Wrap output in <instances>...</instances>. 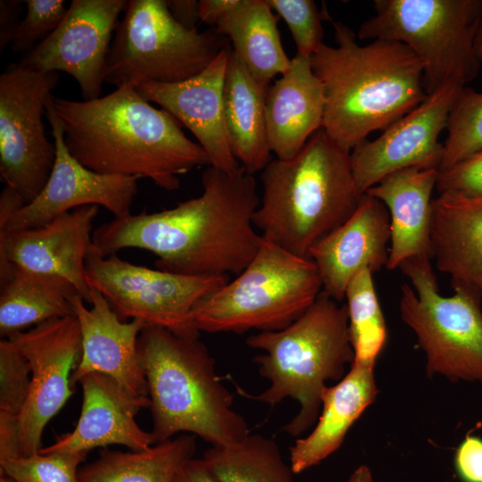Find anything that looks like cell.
<instances>
[{
  "mask_svg": "<svg viewBox=\"0 0 482 482\" xmlns=\"http://www.w3.org/2000/svg\"><path fill=\"white\" fill-rule=\"evenodd\" d=\"M346 310L353 364L375 368L387 337L383 312L374 287L372 272L358 271L345 290Z\"/></svg>",
  "mask_w": 482,
  "mask_h": 482,
  "instance_id": "31",
  "label": "cell"
},
{
  "mask_svg": "<svg viewBox=\"0 0 482 482\" xmlns=\"http://www.w3.org/2000/svg\"><path fill=\"white\" fill-rule=\"evenodd\" d=\"M197 197L173 208L114 218L93 232L103 256L125 248L156 255L157 269L191 277L239 274L256 254L262 237L253 223L260 204L253 174L242 166L227 172L208 166Z\"/></svg>",
  "mask_w": 482,
  "mask_h": 482,
  "instance_id": "1",
  "label": "cell"
},
{
  "mask_svg": "<svg viewBox=\"0 0 482 482\" xmlns=\"http://www.w3.org/2000/svg\"><path fill=\"white\" fill-rule=\"evenodd\" d=\"M266 91L231 48L223 89L226 129L233 155L253 175L262 170L271 160L265 115Z\"/></svg>",
  "mask_w": 482,
  "mask_h": 482,
  "instance_id": "27",
  "label": "cell"
},
{
  "mask_svg": "<svg viewBox=\"0 0 482 482\" xmlns=\"http://www.w3.org/2000/svg\"><path fill=\"white\" fill-rule=\"evenodd\" d=\"M82 388L80 415L75 428L60 436L38 453H83L110 445L144 451L155 444L151 432L136 421L141 409L150 407L149 398H139L124 389L111 377L92 372L79 382Z\"/></svg>",
  "mask_w": 482,
  "mask_h": 482,
  "instance_id": "20",
  "label": "cell"
},
{
  "mask_svg": "<svg viewBox=\"0 0 482 482\" xmlns=\"http://www.w3.org/2000/svg\"><path fill=\"white\" fill-rule=\"evenodd\" d=\"M430 243L437 270L482 296V197L433 199Z\"/></svg>",
  "mask_w": 482,
  "mask_h": 482,
  "instance_id": "24",
  "label": "cell"
},
{
  "mask_svg": "<svg viewBox=\"0 0 482 482\" xmlns=\"http://www.w3.org/2000/svg\"><path fill=\"white\" fill-rule=\"evenodd\" d=\"M345 482H373V476L370 469L362 464L352 472Z\"/></svg>",
  "mask_w": 482,
  "mask_h": 482,
  "instance_id": "45",
  "label": "cell"
},
{
  "mask_svg": "<svg viewBox=\"0 0 482 482\" xmlns=\"http://www.w3.org/2000/svg\"><path fill=\"white\" fill-rule=\"evenodd\" d=\"M473 49L478 60L482 63V12L474 33Z\"/></svg>",
  "mask_w": 482,
  "mask_h": 482,
  "instance_id": "46",
  "label": "cell"
},
{
  "mask_svg": "<svg viewBox=\"0 0 482 482\" xmlns=\"http://www.w3.org/2000/svg\"><path fill=\"white\" fill-rule=\"evenodd\" d=\"M125 0H72L59 26L19 65L40 72L63 71L78 82L84 101L101 96L112 34Z\"/></svg>",
  "mask_w": 482,
  "mask_h": 482,
  "instance_id": "15",
  "label": "cell"
},
{
  "mask_svg": "<svg viewBox=\"0 0 482 482\" xmlns=\"http://www.w3.org/2000/svg\"><path fill=\"white\" fill-rule=\"evenodd\" d=\"M21 457L17 416L0 412V462Z\"/></svg>",
  "mask_w": 482,
  "mask_h": 482,
  "instance_id": "40",
  "label": "cell"
},
{
  "mask_svg": "<svg viewBox=\"0 0 482 482\" xmlns=\"http://www.w3.org/2000/svg\"><path fill=\"white\" fill-rule=\"evenodd\" d=\"M238 1L239 0H200V21L215 28L220 19L234 8Z\"/></svg>",
  "mask_w": 482,
  "mask_h": 482,
  "instance_id": "42",
  "label": "cell"
},
{
  "mask_svg": "<svg viewBox=\"0 0 482 482\" xmlns=\"http://www.w3.org/2000/svg\"><path fill=\"white\" fill-rule=\"evenodd\" d=\"M436 188L439 195L482 197V151L438 171Z\"/></svg>",
  "mask_w": 482,
  "mask_h": 482,
  "instance_id": "37",
  "label": "cell"
},
{
  "mask_svg": "<svg viewBox=\"0 0 482 482\" xmlns=\"http://www.w3.org/2000/svg\"><path fill=\"white\" fill-rule=\"evenodd\" d=\"M390 218L386 205L364 194L355 212L310 251L322 291L337 302L345 299L351 279L362 269L372 273L386 267Z\"/></svg>",
  "mask_w": 482,
  "mask_h": 482,
  "instance_id": "21",
  "label": "cell"
},
{
  "mask_svg": "<svg viewBox=\"0 0 482 482\" xmlns=\"http://www.w3.org/2000/svg\"><path fill=\"white\" fill-rule=\"evenodd\" d=\"M438 171L482 151V92L460 88L448 114Z\"/></svg>",
  "mask_w": 482,
  "mask_h": 482,
  "instance_id": "32",
  "label": "cell"
},
{
  "mask_svg": "<svg viewBox=\"0 0 482 482\" xmlns=\"http://www.w3.org/2000/svg\"><path fill=\"white\" fill-rule=\"evenodd\" d=\"M230 43L199 74L177 83L141 82L135 86L148 102L159 104L191 131L211 165L232 172L241 165L233 155L224 118L223 89Z\"/></svg>",
  "mask_w": 482,
  "mask_h": 482,
  "instance_id": "18",
  "label": "cell"
},
{
  "mask_svg": "<svg viewBox=\"0 0 482 482\" xmlns=\"http://www.w3.org/2000/svg\"><path fill=\"white\" fill-rule=\"evenodd\" d=\"M322 291L317 267L262 237L248 265L192 311L198 331H277L296 320Z\"/></svg>",
  "mask_w": 482,
  "mask_h": 482,
  "instance_id": "7",
  "label": "cell"
},
{
  "mask_svg": "<svg viewBox=\"0 0 482 482\" xmlns=\"http://www.w3.org/2000/svg\"><path fill=\"white\" fill-rule=\"evenodd\" d=\"M137 353L148 387L155 444L180 432L198 436L211 446L239 443L249 435L199 337L145 324Z\"/></svg>",
  "mask_w": 482,
  "mask_h": 482,
  "instance_id": "5",
  "label": "cell"
},
{
  "mask_svg": "<svg viewBox=\"0 0 482 482\" xmlns=\"http://www.w3.org/2000/svg\"><path fill=\"white\" fill-rule=\"evenodd\" d=\"M229 44L215 28L189 30L170 15L166 0H129L116 27L104 83H177L203 71Z\"/></svg>",
  "mask_w": 482,
  "mask_h": 482,
  "instance_id": "10",
  "label": "cell"
},
{
  "mask_svg": "<svg viewBox=\"0 0 482 482\" xmlns=\"http://www.w3.org/2000/svg\"><path fill=\"white\" fill-rule=\"evenodd\" d=\"M277 22L278 17L267 0H239L215 27L231 42L232 51L265 89L276 75L286 73L291 64Z\"/></svg>",
  "mask_w": 482,
  "mask_h": 482,
  "instance_id": "28",
  "label": "cell"
},
{
  "mask_svg": "<svg viewBox=\"0 0 482 482\" xmlns=\"http://www.w3.org/2000/svg\"><path fill=\"white\" fill-rule=\"evenodd\" d=\"M86 279L118 317L141 320L189 337H199L192 311L206 295L229 282L228 276L191 277L130 263L116 254L103 256L92 245Z\"/></svg>",
  "mask_w": 482,
  "mask_h": 482,
  "instance_id": "11",
  "label": "cell"
},
{
  "mask_svg": "<svg viewBox=\"0 0 482 482\" xmlns=\"http://www.w3.org/2000/svg\"><path fill=\"white\" fill-rule=\"evenodd\" d=\"M324 108L323 87L310 58L295 54L265 95L268 142L276 158L287 160L301 151L322 129Z\"/></svg>",
  "mask_w": 482,
  "mask_h": 482,
  "instance_id": "22",
  "label": "cell"
},
{
  "mask_svg": "<svg viewBox=\"0 0 482 482\" xmlns=\"http://www.w3.org/2000/svg\"><path fill=\"white\" fill-rule=\"evenodd\" d=\"M31 383L29 362L8 338L0 341V412L18 416L28 399Z\"/></svg>",
  "mask_w": 482,
  "mask_h": 482,
  "instance_id": "35",
  "label": "cell"
},
{
  "mask_svg": "<svg viewBox=\"0 0 482 482\" xmlns=\"http://www.w3.org/2000/svg\"><path fill=\"white\" fill-rule=\"evenodd\" d=\"M270 8L286 22L296 48V54L310 58L323 44L321 21L330 18L320 12L312 0H267Z\"/></svg>",
  "mask_w": 482,
  "mask_h": 482,
  "instance_id": "34",
  "label": "cell"
},
{
  "mask_svg": "<svg viewBox=\"0 0 482 482\" xmlns=\"http://www.w3.org/2000/svg\"><path fill=\"white\" fill-rule=\"evenodd\" d=\"M331 21L337 46L323 43L310 61L324 92L322 129L352 151L425 100L423 65L402 43L360 45L349 26Z\"/></svg>",
  "mask_w": 482,
  "mask_h": 482,
  "instance_id": "3",
  "label": "cell"
},
{
  "mask_svg": "<svg viewBox=\"0 0 482 482\" xmlns=\"http://www.w3.org/2000/svg\"><path fill=\"white\" fill-rule=\"evenodd\" d=\"M0 482H17L5 474H0Z\"/></svg>",
  "mask_w": 482,
  "mask_h": 482,
  "instance_id": "47",
  "label": "cell"
},
{
  "mask_svg": "<svg viewBox=\"0 0 482 482\" xmlns=\"http://www.w3.org/2000/svg\"><path fill=\"white\" fill-rule=\"evenodd\" d=\"M454 467L462 482H482V438L467 436L456 449Z\"/></svg>",
  "mask_w": 482,
  "mask_h": 482,
  "instance_id": "38",
  "label": "cell"
},
{
  "mask_svg": "<svg viewBox=\"0 0 482 482\" xmlns=\"http://www.w3.org/2000/svg\"><path fill=\"white\" fill-rule=\"evenodd\" d=\"M21 197L11 187L5 186L0 195V226L24 205Z\"/></svg>",
  "mask_w": 482,
  "mask_h": 482,
  "instance_id": "44",
  "label": "cell"
},
{
  "mask_svg": "<svg viewBox=\"0 0 482 482\" xmlns=\"http://www.w3.org/2000/svg\"><path fill=\"white\" fill-rule=\"evenodd\" d=\"M378 394L374 369L353 363L337 384L326 386L313 429L309 435L297 438L290 448L293 472L301 473L335 453Z\"/></svg>",
  "mask_w": 482,
  "mask_h": 482,
  "instance_id": "25",
  "label": "cell"
},
{
  "mask_svg": "<svg viewBox=\"0 0 482 482\" xmlns=\"http://www.w3.org/2000/svg\"><path fill=\"white\" fill-rule=\"evenodd\" d=\"M167 8L172 18L189 30H197L199 20V1L166 0Z\"/></svg>",
  "mask_w": 482,
  "mask_h": 482,
  "instance_id": "41",
  "label": "cell"
},
{
  "mask_svg": "<svg viewBox=\"0 0 482 482\" xmlns=\"http://www.w3.org/2000/svg\"><path fill=\"white\" fill-rule=\"evenodd\" d=\"M97 213V205H85L38 228L0 232V262L65 278L90 303L86 259L93 245Z\"/></svg>",
  "mask_w": 482,
  "mask_h": 482,
  "instance_id": "17",
  "label": "cell"
},
{
  "mask_svg": "<svg viewBox=\"0 0 482 482\" xmlns=\"http://www.w3.org/2000/svg\"><path fill=\"white\" fill-rule=\"evenodd\" d=\"M461 87L446 86L428 95L376 139L366 140L351 151L353 176L362 193L401 170L439 169L443 156L439 136Z\"/></svg>",
  "mask_w": 482,
  "mask_h": 482,
  "instance_id": "16",
  "label": "cell"
},
{
  "mask_svg": "<svg viewBox=\"0 0 482 482\" xmlns=\"http://www.w3.org/2000/svg\"><path fill=\"white\" fill-rule=\"evenodd\" d=\"M24 4L26 15L11 44L16 53L31 51L59 26L68 10L63 0H25Z\"/></svg>",
  "mask_w": 482,
  "mask_h": 482,
  "instance_id": "36",
  "label": "cell"
},
{
  "mask_svg": "<svg viewBox=\"0 0 482 482\" xmlns=\"http://www.w3.org/2000/svg\"><path fill=\"white\" fill-rule=\"evenodd\" d=\"M58 72L11 64L0 75V175L25 204L42 191L55 162L43 116Z\"/></svg>",
  "mask_w": 482,
  "mask_h": 482,
  "instance_id": "12",
  "label": "cell"
},
{
  "mask_svg": "<svg viewBox=\"0 0 482 482\" xmlns=\"http://www.w3.org/2000/svg\"><path fill=\"white\" fill-rule=\"evenodd\" d=\"M83 453H48L19 457L0 462V474L17 482H79L78 467Z\"/></svg>",
  "mask_w": 482,
  "mask_h": 482,
  "instance_id": "33",
  "label": "cell"
},
{
  "mask_svg": "<svg viewBox=\"0 0 482 482\" xmlns=\"http://www.w3.org/2000/svg\"><path fill=\"white\" fill-rule=\"evenodd\" d=\"M27 359L31 383L17 416L21 457L38 453L43 431L73 393L71 376L82 352L75 315L39 323L8 337Z\"/></svg>",
  "mask_w": 482,
  "mask_h": 482,
  "instance_id": "13",
  "label": "cell"
},
{
  "mask_svg": "<svg viewBox=\"0 0 482 482\" xmlns=\"http://www.w3.org/2000/svg\"><path fill=\"white\" fill-rule=\"evenodd\" d=\"M21 0H1L0 1V53H3L9 44H12L18 26L21 12Z\"/></svg>",
  "mask_w": 482,
  "mask_h": 482,
  "instance_id": "39",
  "label": "cell"
},
{
  "mask_svg": "<svg viewBox=\"0 0 482 482\" xmlns=\"http://www.w3.org/2000/svg\"><path fill=\"white\" fill-rule=\"evenodd\" d=\"M431 259L417 256L399 266L411 283L401 286L400 316L425 353L428 377L482 384V296L458 283L453 295H441Z\"/></svg>",
  "mask_w": 482,
  "mask_h": 482,
  "instance_id": "9",
  "label": "cell"
},
{
  "mask_svg": "<svg viewBox=\"0 0 482 482\" xmlns=\"http://www.w3.org/2000/svg\"><path fill=\"white\" fill-rule=\"evenodd\" d=\"M374 9L360 25L358 39L409 47L423 65L427 95L446 86L466 87L478 76L473 37L482 0H376Z\"/></svg>",
  "mask_w": 482,
  "mask_h": 482,
  "instance_id": "8",
  "label": "cell"
},
{
  "mask_svg": "<svg viewBox=\"0 0 482 482\" xmlns=\"http://www.w3.org/2000/svg\"><path fill=\"white\" fill-rule=\"evenodd\" d=\"M437 175L434 168H408L386 176L366 191L389 212L391 237L386 269L395 270L413 257H431V196Z\"/></svg>",
  "mask_w": 482,
  "mask_h": 482,
  "instance_id": "23",
  "label": "cell"
},
{
  "mask_svg": "<svg viewBox=\"0 0 482 482\" xmlns=\"http://www.w3.org/2000/svg\"><path fill=\"white\" fill-rule=\"evenodd\" d=\"M53 103L67 149L96 172L145 178L174 191L180 175L211 165L206 152L185 135L179 120L154 107L131 83L94 100L53 96Z\"/></svg>",
  "mask_w": 482,
  "mask_h": 482,
  "instance_id": "2",
  "label": "cell"
},
{
  "mask_svg": "<svg viewBox=\"0 0 482 482\" xmlns=\"http://www.w3.org/2000/svg\"><path fill=\"white\" fill-rule=\"evenodd\" d=\"M195 449V436L184 434L144 451L102 450L79 470V482H174Z\"/></svg>",
  "mask_w": 482,
  "mask_h": 482,
  "instance_id": "29",
  "label": "cell"
},
{
  "mask_svg": "<svg viewBox=\"0 0 482 482\" xmlns=\"http://www.w3.org/2000/svg\"><path fill=\"white\" fill-rule=\"evenodd\" d=\"M246 344L263 352L254 361L270 386L259 395H244L270 405L287 397L295 400L299 411L283 428L294 437L315 425L326 382L339 381L354 359L346 305L324 291L292 324L277 331H260Z\"/></svg>",
  "mask_w": 482,
  "mask_h": 482,
  "instance_id": "6",
  "label": "cell"
},
{
  "mask_svg": "<svg viewBox=\"0 0 482 482\" xmlns=\"http://www.w3.org/2000/svg\"><path fill=\"white\" fill-rule=\"evenodd\" d=\"M90 307L81 296L71 302L82 338V352L71 376V386L92 372L105 374L131 395L149 398L147 383L138 360L137 339L146 324L121 320L106 298L90 288Z\"/></svg>",
  "mask_w": 482,
  "mask_h": 482,
  "instance_id": "19",
  "label": "cell"
},
{
  "mask_svg": "<svg viewBox=\"0 0 482 482\" xmlns=\"http://www.w3.org/2000/svg\"><path fill=\"white\" fill-rule=\"evenodd\" d=\"M262 195L253 223L263 238L309 259L311 249L355 212L363 196L351 151L321 129L287 160L262 170Z\"/></svg>",
  "mask_w": 482,
  "mask_h": 482,
  "instance_id": "4",
  "label": "cell"
},
{
  "mask_svg": "<svg viewBox=\"0 0 482 482\" xmlns=\"http://www.w3.org/2000/svg\"><path fill=\"white\" fill-rule=\"evenodd\" d=\"M46 117L55 146V162L52 172L39 195L1 225L0 232L38 228L65 212L85 205L103 206L114 218L130 214L139 179L98 173L76 160L65 145L63 129L54 106L53 95L46 105Z\"/></svg>",
  "mask_w": 482,
  "mask_h": 482,
  "instance_id": "14",
  "label": "cell"
},
{
  "mask_svg": "<svg viewBox=\"0 0 482 482\" xmlns=\"http://www.w3.org/2000/svg\"><path fill=\"white\" fill-rule=\"evenodd\" d=\"M174 482H216V480L203 458H192L180 469Z\"/></svg>",
  "mask_w": 482,
  "mask_h": 482,
  "instance_id": "43",
  "label": "cell"
},
{
  "mask_svg": "<svg viewBox=\"0 0 482 482\" xmlns=\"http://www.w3.org/2000/svg\"><path fill=\"white\" fill-rule=\"evenodd\" d=\"M81 296L61 277L0 262V336L8 338L49 320L73 315L71 302Z\"/></svg>",
  "mask_w": 482,
  "mask_h": 482,
  "instance_id": "26",
  "label": "cell"
},
{
  "mask_svg": "<svg viewBox=\"0 0 482 482\" xmlns=\"http://www.w3.org/2000/svg\"><path fill=\"white\" fill-rule=\"evenodd\" d=\"M203 460L216 482H295L278 444L259 434H249L239 443L211 446Z\"/></svg>",
  "mask_w": 482,
  "mask_h": 482,
  "instance_id": "30",
  "label": "cell"
}]
</instances>
